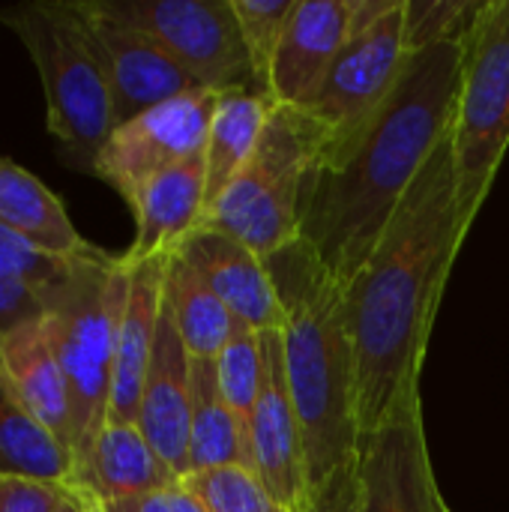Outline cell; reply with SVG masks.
I'll use <instances>...</instances> for the list:
<instances>
[{
  "label": "cell",
  "mask_w": 509,
  "mask_h": 512,
  "mask_svg": "<svg viewBox=\"0 0 509 512\" xmlns=\"http://www.w3.org/2000/svg\"><path fill=\"white\" fill-rule=\"evenodd\" d=\"M459 81L462 42L411 54L378 114L318 162L300 210V240L342 288L366 267L402 198L453 132Z\"/></svg>",
  "instance_id": "6da1fadb"
},
{
  "label": "cell",
  "mask_w": 509,
  "mask_h": 512,
  "mask_svg": "<svg viewBox=\"0 0 509 512\" xmlns=\"http://www.w3.org/2000/svg\"><path fill=\"white\" fill-rule=\"evenodd\" d=\"M468 228L459 213L450 135L402 198L366 267L345 288V312L357 357L360 441L372 435L411 390Z\"/></svg>",
  "instance_id": "7a4b0ae2"
},
{
  "label": "cell",
  "mask_w": 509,
  "mask_h": 512,
  "mask_svg": "<svg viewBox=\"0 0 509 512\" xmlns=\"http://www.w3.org/2000/svg\"><path fill=\"white\" fill-rule=\"evenodd\" d=\"M285 309L282 360L300 420L309 489L357 459L360 405L357 357L345 312V288L303 240L267 258Z\"/></svg>",
  "instance_id": "3957f363"
},
{
  "label": "cell",
  "mask_w": 509,
  "mask_h": 512,
  "mask_svg": "<svg viewBox=\"0 0 509 512\" xmlns=\"http://www.w3.org/2000/svg\"><path fill=\"white\" fill-rule=\"evenodd\" d=\"M129 294V264L99 246L69 258L42 294V324L72 396V462L87 459L108 423L117 330Z\"/></svg>",
  "instance_id": "277c9868"
},
{
  "label": "cell",
  "mask_w": 509,
  "mask_h": 512,
  "mask_svg": "<svg viewBox=\"0 0 509 512\" xmlns=\"http://www.w3.org/2000/svg\"><path fill=\"white\" fill-rule=\"evenodd\" d=\"M0 21L21 39L42 78L48 132L60 156L75 171L93 174L117 117L108 75L75 0L3 6Z\"/></svg>",
  "instance_id": "5b68a950"
},
{
  "label": "cell",
  "mask_w": 509,
  "mask_h": 512,
  "mask_svg": "<svg viewBox=\"0 0 509 512\" xmlns=\"http://www.w3.org/2000/svg\"><path fill=\"white\" fill-rule=\"evenodd\" d=\"M324 150L327 132L306 108L276 105L255 153L210 204L201 228L240 240L264 261L288 249L300 240L306 186Z\"/></svg>",
  "instance_id": "8992f818"
},
{
  "label": "cell",
  "mask_w": 509,
  "mask_h": 512,
  "mask_svg": "<svg viewBox=\"0 0 509 512\" xmlns=\"http://www.w3.org/2000/svg\"><path fill=\"white\" fill-rule=\"evenodd\" d=\"M450 141L459 213L471 228L509 150V0H483L462 39Z\"/></svg>",
  "instance_id": "52a82bcc"
},
{
  "label": "cell",
  "mask_w": 509,
  "mask_h": 512,
  "mask_svg": "<svg viewBox=\"0 0 509 512\" xmlns=\"http://www.w3.org/2000/svg\"><path fill=\"white\" fill-rule=\"evenodd\" d=\"M147 33L201 90H258L231 0H93ZM261 93V90H258ZM267 96V93H264Z\"/></svg>",
  "instance_id": "ba28073f"
},
{
  "label": "cell",
  "mask_w": 509,
  "mask_h": 512,
  "mask_svg": "<svg viewBox=\"0 0 509 512\" xmlns=\"http://www.w3.org/2000/svg\"><path fill=\"white\" fill-rule=\"evenodd\" d=\"M216 99L219 93L192 90L120 123L105 141L93 177L132 204L147 180L204 153Z\"/></svg>",
  "instance_id": "9c48e42d"
},
{
  "label": "cell",
  "mask_w": 509,
  "mask_h": 512,
  "mask_svg": "<svg viewBox=\"0 0 509 512\" xmlns=\"http://www.w3.org/2000/svg\"><path fill=\"white\" fill-rule=\"evenodd\" d=\"M402 9L405 0L381 24L348 39L318 93L303 105L324 126L327 150L354 138L396 90L411 57L402 36Z\"/></svg>",
  "instance_id": "30bf717a"
},
{
  "label": "cell",
  "mask_w": 509,
  "mask_h": 512,
  "mask_svg": "<svg viewBox=\"0 0 509 512\" xmlns=\"http://www.w3.org/2000/svg\"><path fill=\"white\" fill-rule=\"evenodd\" d=\"M357 474L360 512H453L435 483L420 390L405 393L393 414L360 441Z\"/></svg>",
  "instance_id": "8fae6325"
},
{
  "label": "cell",
  "mask_w": 509,
  "mask_h": 512,
  "mask_svg": "<svg viewBox=\"0 0 509 512\" xmlns=\"http://www.w3.org/2000/svg\"><path fill=\"white\" fill-rule=\"evenodd\" d=\"M75 6L108 75L117 126L174 96L201 90L147 33L102 12L93 0H75Z\"/></svg>",
  "instance_id": "7c38bea8"
},
{
  "label": "cell",
  "mask_w": 509,
  "mask_h": 512,
  "mask_svg": "<svg viewBox=\"0 0 509 512\" xmlns=\"http://www.w3.org/2000/svg\"><path fill=\"white\" fill-rule=\"evenodd\" d=\"M261 354L264 384L249 420V468L285 510L294 512L309 495V474L303 432L285 378L282 336L261 333Z\"/></svg>",
  "instance_id": "4fadbf2b"
},
{
  "label": "cell",
  "mask_w": 509,
  "mask_h": 512,
  "mask_svg": "<svg viewBox=\"0 0 509 512\" xmlns=\"http://www.w3.org/2000/svg\"><path fill=\"white\" fill-rule=\"evenodd\" d=\"M177 255L192 264L213 294L228 306L234 321L255 333H279L285 324V309L279 300L276 279L261 255H255L240 240L198 228L183 240Z\"/></svg>",
  "instance_id": "5bb4252c"
},
{
  "label": "cell",
  "mask_w": 509,
  "mask_h": 512,
  "mask_svg": "<svg viewBox=\"0 0 509 512\" xmlns=\"http://www.w3.org/2000/svg\"><path fill=\"white\" fill-rule=\"evenodd\" d=\"M189 411L192 354L186 351L168 306L162 303L159 333L138 405V429L177 480L189 477Z\"/></svg>",
  "instance_id": "9a60e30c"
},
{
  "label": "cell",
  "mask_w": 509,
  "mask_h": 512,
  "mask_svg": "<svg viewBox=\"0 0 509 512\" xmlns=\"http://www.w3.org/2000/svg\"><path fill=\"white\" fill-rule=\"evenodd\" d=\"M348 42V0H297L267 81L276 105L303 108L324 84L330 66Z\"/></svg>",
  "instance_id": "2e32d148"
},
{
  "label": "cell",
  "mask_w": 509,
  "mask_h": 512,
  "mask_svg": "<svg viewBox=\"0 0 509 512\" xmlns=\"http://www.w3.org/2000/svg\"><path fill=\"white\" fill-rule=\"evenodd\" d=\"M135 240L123 252L129 264L174 255L195 234L207 213V168L204 153L186 159L141 186L132 198Z\"/></svg>",
  "instance_id": "e0dca14e"
},
{
  "label": "cell",
  "mask_w": 509,
  "mask_h": 512,
  "mask_svg": "<svg viewBox=\"0 0 509 512\" xmlns=\"http://www.w3.org/2000/svg\"><path fill=\"white\" fill-rule=\"evenodd\" d=\"M171 255L150 258L141 264H129V294L117 330V354H114V372H111V405L108 420L117 423H135L144 378L150 369L162 303H165V273H168Z\"/></svg>",
  "instance_id": "ac0fdd59"
},
{
  "label": "cell",
  "mask_w": 509,
  "mask_h": 512,
  "mask_svg": "<svg viewBox=\"0 0 509 512\" xmlns=\"http://www.w3.org/2000/svg\"><path fill=\"white\" fill-rule=\"evenodd\" d=\"M0 375L12 396L72 453V396L42 318L0 336Z\"/></svg>",
  "instance_id": "d6986e66"
},
{
  "label": "cell",
  "mask_w": 509,
  "mask_h": 512,
  "mask_svg": "<svg viewBox=\"0 0 509 512\" xmlns=\"http://www.w3.org/2000/svg\"><path fill=\"white\" fill-rule=\"evenodd\" d=\"M177 483L171 468L156 456L138 423L108 420L93 441L87 459L75 471V486L90 492L99 504L129 501Z\"/></svg>",
  "instance_id": "ffe728a7"
},
{
  "label": "cell",
  "mask_w": 509,
  "mask_h": 512,
  "mask_svg": "<svg viewBox=\"0 0 509 512\" xmlns=\"http://www.w3.org/2000/svg\"><path fill=\"white\" fill-rule=\"evenodd\" d=\"M0 225L51 258H75L93 246L78 234L63 201L6 156H0Z\"/></svg>",
  "instance_id": "44dd1931"
},
{
  "label": "cell",
  "mask_w": 509,
  "mask_h": 512,
  "mask_svg": "<svg viewBox=\"0 0 509 512\" xmlns=\"http://www.w3.org/2000/svg\"><path fill=\"white\" fill-rule=\"evenodd\" d=\"M276 102L258 90H225L216 99V111L207 132L204 168H207V210L228 189L255 153L264 126Z\"/></svg>",
  "instance_id": "7402d4cb"
},
{
  "label": "cell",
  "mask_w": 509,
  "mask_h": 512,
  "mask_svg": "<svg viewBox=\"0 0 509 512\" xmlns=\"http://www.w3.org/2000/svg\"><path fill=\"white\" fill-rule=\"evenodd\" d=\"M246 465L249 441L237 414L228 408L213 360L192 357V411H189V474Z\"/></svg>",
  "instance_id": "603a6c76"
},
{
  "label": "cell",
  "mask_w": 509,
  "mask_h": 512,
  "mask_svg": "<svg viewBox=\"0 0 509 512\" xmlns=\"http://www.w3.org/2000/svg\"><path fill=\"white\" fill-rule=\"evenodd\" d=\"M0 477H27L54 486H75L72 453L12 396L3 375H0Z\"/></svg>",
  "instance_id": "cb8c5ba5"
},
{
  "label": "cell",
  "mask_w": 509,
  "mask_h": 512,
  "mask_svg": "<svg viewBox=\"0 0 509 512\" xmlns=\"http://www.w3.org/2000/svg\"><path fill=\"white\" fill-rule=\"evenodd\" d=\"M165 306L186 351L198 360H216L237 327L228 306L177 252L171 255L165 273Z\"/></svg>",
  "instance_id": "d4e9b609"
},
{
  "label": "cell",
  "mask_w": 509,
  "mask_h": 512,
  "mask_svg": "<svg viewBox=\"0 0 509 512\" xmlns=\"http://www.w3.org/2000/svg\"><path fill=\"white\" fill-rule=\"evenodd\" d=\"M213 363H216L219 390H222L228 408L237 414L240 426L246 429V441H249V420H252V411H255V402H258L261 384H264L261 333H255L237 321L231 339L225 342V348L219 351V357Z\"/></svg>",
  "instance_id": "484cf974"
},
{
  "label": "cell",
  "mask_w": 509,
  "mask_h": 512,
  "mask_svg": "<svg viewBox=\"0 0 509 512\" xmlns=\"http://www.w3.org/2000/svg\"><path fill=\"white\" fill-rule=\"evenodd\" d=\"M183 483L207 512H288L246 465L198 471Z\"/></svg>",
  "instance_id": "4316f807"
},
{
  "label": "cell",
  "mask_w": 509,
  "mask_h": 512,
  "mask_svg": "<svg viewBox=\"0 0 509 512\" xmlns=\"http://www.w3.org/2000/svg\"><path fill=\"white\" fill-rule=\"evenodd\" d=\"M483 0H405L402 9V36L408 54L462 42L480 12Z\"/></svg>",
  "instance_id": "83f0119b"
},
{
  "label": "cell",
  "mask_w": 509,
  "mask_h": 512,
  "mask_svg": "<svg viewBox=\"0 0 509 512\" xmlns=\"http://www.w3.org/2000/svg\"><path fill=\"white\" fill-rule=\"evenodd\" d=\"M240 24V36L252 63V75L261 93H267L270 66L285 30V21L297 0H231Z\"/></svg>",
  "instance_id": "f1b7e54d"
},
{
  "label": "cell",
  "mask_w": 509,
  "mask_h": 512,
  "mask_svg": "<svg viewBox=\"0 0 509 512\" xmlns=\"http://www.w3.org/2000/svg\"><path fill=\"white\" fill-rule=\"evenodd\" d=\"M69 486L27 477H0V512H60Z\"/></svg>",
  "instance_id": "f546056e"
},
{
  "label": "cell",
  "mask_w": 509,
  "mask_h": 512,
  "mask_svg": "<svg viewBox=\"0 0 509 512\" xmlns=\"http://www.w3.org/2000/svg\"><path fill=\"white\" fill-rule=\"evenodd\" d=\"M294 512H360V474L357 459L330 474L321 486L309 489L306 501Z\"/></svg>",
  "instance_id": "4dcf8cb0"
},
{
  "label": "cell",
  "mask_w": 509,
  "mask_h": 512,
  "mask_svg": "<svg viewBox=\"0 0 509 512\" xmlns=\"http://www.w3.org/2000/svg\"><path fill=\"white\" fill-rule=\"evenodd\" d=\"M99 507L102 512H207L183 480L165 489L129 498V501H114V504H99Z\"/></svg>",
  "instance_id": "1f68e13d"
},
{
  "label": "cell",
  "mask_w": 509,
  "mask_h": 512,
  "mask_svg": "<svg viewBox=\"0 0 509 512\" xmlns=\"http://www.w3.org/2000/svg\"><path fill=\"white\" fill-rule=\"evenodd\" d=\"M42 318V303L39 297L6 267H0V336Z\"/></svg>",
  "instance_id": "d6a6232c"
},
{
  "label": "cell",
  "mask_w": 509,
  "mask_h": 512,
  "mask_svg": "<svg viewBox=\"0 0 509 512\" xmlns=\"http://www.w3.org/2000/svg\"><path fill=\"white\" fill-rule=\"evenodd\" d=\"M402 0H348V39L363 36L387 15H393Z\"/></svg>",
  "instance_id": "836d02e7"
},
{
  "label": "cell",
  "mask_w": 509,
  "mask_h": 512,
  "mask_svg": "<svg viewBox=\"0 0 509 512\" xmlns=\"http://www.w3.org/2000/svg\"><path fill=\"white\" fill-rule=\"evenodd\" d=\"M60 512H102V507H99V501H96L90 492H84V489H78V486H69L66 501H63Z\"/></svg>",
  "instance_id": "e575fe53"
}]
</instances>
